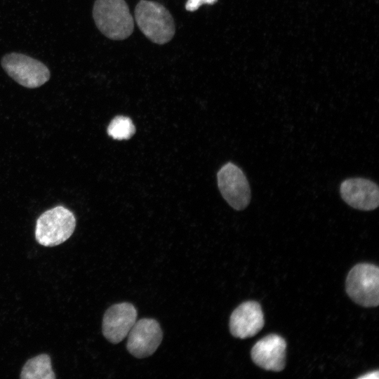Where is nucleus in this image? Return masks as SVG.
<instances>
[{
	"label": "nucleus",
	"instance_id": "1",
	"mask_svg": "<svg viewBox=\"0 0 379 379\" xmlns=\"http://www.w3.org/2000/svg\"><path fill=\"white\" fill-rule=\"evenodd\" d=\"M93 18L100 32L110 39L124 40L133 32L134 20L124 0H95Z\"/></svg>",
	"mask_w": 379,
	"mask_h": 379
},
{
	"label": "nucleus",
	"instance_id": "2",
	"mask_svg": "<svg viewBox=\"0 0 379 379\" xmlns=\"http://www.w3.org/2000/svg\"><path fill=\"white\" fill-rule=\"evenodd\" d=\"M134 15L142 33L153 43L162 45L173 39L175 32L174 20L162 4L140 0L135 6Z\"/></svg>",
	"mask_w": 379,
	"mask_h": 379
},
{
	"label": "nucleus",
	"instance_id": "3",
	"mask_svg": "<svg viewBox=\"0 0 379 379\" xmlns=\"http://www.w3.org/2000/svg\"><path fill=\"white\" fill-rule=\"evenodd\" d=\"M76 227V219L69 209L58 206L46 211L37 219L36 241L44 246H55L67 241Z\"/></svg>",
	"mask_w": 379,
	"mask_h": 379
},
{
	"label": "nucleus",
	"instance_id": "4",
	"mask_svg": "<svg viewBox=\"0 0 379 379\" xmlns=\"http://www.w3.org/2000/svg\"><path fill=\"white\" fill-rule=\"evenodd\" d=\"M346 292L357 304L364 307L379 304V269L373 264L360 263L347 274Z\"/></svg>",
	"mask_w": 379,
	"mask_h": 379
},
{
	"label": "nucleus",
	"instance_id": "5",
	"mask_svg": "<svg viewBox=\"0 0 379 379\" xmlns=\"http://www.w3.org/2000/svg\"><path fill=\"white\" fill-rule=\"evenodd\" d=\"M1 64L11 78L26 88H38L51 77L50 70L43 62L22 53L6 54Z\"/></svg>",
	"mask_w": 379,
	"mask_h": 379
},
{
	"label": "nucleus",
	"instance_id": "6",
	"mask_svg": "<svg viewBox=\"0 0 379 379\" xmlns=\"http://www.w3.org/2000/svg\"><path fill=\"white\" fill-rule=\"evenodd\" d=\"M217 178L219 190L228 204L237 211L246 208L251 201V189L242 170L228 162L218 171Z\"/></svg>",
	"mask_w": 379,
	"mask_h": 379
},
{
	"label": "nucleus",
	"instance_id": "7",
	"mask_svg": "<svg viewBox=\"0 0 379 379\" xmlns=\"http://www.w3.org/2000/svg\"><path fill=\"white\" fill-rule=\"evenodd\" d=\"M163 333L159 322L144 318L136 321L128 334L126 347L130 354L142 359L152 355L161 343Z\"/></svg>",
	"mask_w": 379,
	"mask_h": 379
},
{
	"label": "nucleus",
	"instance_id": "8",
	"mask_svg": "<svg viewBox=\"0 0 379 379\" xmlns=\"http://www.w3.org/2000/svg\"><path fill=\"white\" fill-rule=\"evenodd\" d=\"M137 319V310L129 302H120L109 307L104 314L102 333L112 343L117 344L128 335Z\"/></svg>",
	"mask_w": 379,
	"mask_h": 379
},
{
	"label": "nucleus",
	"instance_id": "9",
	"mask_svg": "<svg viewBox=\"0 0 379 379\" xmlns=\"http://www.w3.org/2000/svg\"><path fill=\"white\" fill-rule=\"evenodd\" d=\"M340 192L343 201L356 209L372 211L379 205L378 186L368 179H346L340 186Z\"/></svg>",
	"mask_w": 379,
	"mask_h": 379
},
{
	"label": "nucleus",
	"instance_id": "10",
	"mask_svg": "<svg viewBox=\"0 0 379 379\" xmlns=\"http://www.w3.org/2000/svg\"><path fill=\"white\" fill-rule=\"evenodd\" d=\"M286 343L280 335L270 334L258 340L251 350L253 361L260 368L281 371L286 361Z\"/></svg>",
	"mask_w": 379,
	"mask_h": 379
},
{
	"label": "nucleus",
	"instance_id": "11",
	"mask_svg": "<svg viewBox=\"0 0 379 379\" xmlns=\"http://www.w3.org/2000/svg\"><path fill=\"white\" fill-rule=\"evenodd\" d=\"M264 324V315L260 304L255 301H246L232 312L230 319V331L235 338H251L262 328Z\"/></svg>",
	"mask_w": 379,
	"mask_h": 379
},
{
	"label": "nucleus",
	"instance_id": "12",
	"mask_svg": "<svg viewBox=\"0 0 379 379\" xmlns=\"http://www.w3.org/2000/svg\"><path fill=\"white\" fill-rule=\"evenodd\" d=\"M20 378L22 379H54L50 357L41 354L29 359L23 366Z\"/></svg>",
	"mask_w": 379,
	"mask_h": 379
},
{
	"label": "nucleus",
	"instance_id": "13",
	"mask_svg": "<svg viewBox=\"0 0 379 379\" xmlns=\"http://www.w3.org/2000/svg\"><path fill=\"white\" fill-rule=\"evenodd\" d=\"M135 131L132 120L124 116L114 117L107 127L108 135L116 140L129 139Z\"/></svg>",
	"mask_w": 379,
	"mask_h": 379
},
{
	"label": "nucleus",
	"instance_id": "14",
	"mask_svg": "<svg viewBox=\"0 0 379 379\" xmlns=\"http://www.w3.org/2000/svg\"><path fill=\"white\" fill-rule=\"evenodd\" d=\"M218 0H187L185 8L188 11H197L202 4H214Z\"/></svg>",
	"mask_w": 379,
	"mask_h": 379
},
{
	"label": "nucleus",
	"instance_id": "15",
	"mask_svg": "<svg viewBox=\"0 0 379 379\" xmlns=\"http://www.w3.org/2000/svg\"><path fill=\"white\" fill-rule=\"evenodd\" d=\"M359 378H365V379H375L378 378V371H373L368 373H366L364 375L360 376Z\"/></svg>",
	"mask_w": 379,
	"mask_h": 379
}]
</instances>
